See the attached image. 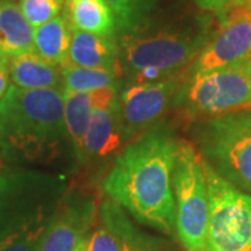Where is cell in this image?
<instances>
[{
  "mask_svg": "<svg viewBox=\"0 0 251 251\" xmlns=\"http://www.w3.org/2000/svg\"><path fill=\"white\" fill-rule=\"evenodd\" d=\"M208 24H145L127 31L119 44L123 74L131 82H156L193 64L206 44Z\"/></svg>",
  "mask_w": 251,
  "mask_h": 251,
  "instance_id": "3957f363",
  "label": "cell"
},
{
  "mask_svg": "<svg viewBox=\"0 0 251 251\" xmlns=\"http://www.w3.org/2000/svg\"><path fill=\"white\" fill-rule=\"evenodd\" d=\"M100 209L109 216V219L120 234L122 251H169L165 243L158 237L138 230L128 221L123 208H120L112 200H103L100 204Z\"/></svg>",
  "mask_w": 251,
  "mask_h": 251,
  "instance_id": "ac0fdd59",
  "label": "cell"
},
{
  "mask_svg": "<svg viewBox=\"0 0 251 251\" xmlns=\"http://www.w3.org/2000/svg\"><path fill=\"white\" fill-rule=\"evenodd\" d=\"M180 141L153 128L125 147L102 181L109 200L141 224L171 236L176 226L173 173Z\"/></svg>",
  "mask_w": 251,
  "mask_h": 251,
  "instance_id": "6da1fadb",
  "label": "cell"
},
{
  "mask_svg": "<svg viewBox=\"0 0 251 251\" xmlns=\"http://www.w3.org/2000/svg\"><path fill=\"white\" fill-rule=\"evenodd\" d=\"M63 14L73 29L115 38L117 23L103 0H64Z\"/></svg>",
  "mask_w": 251,
  "mask_h": 251,
  "instance_id": "9a60e30c",
  "label": "cell"
},
{
  "mask_svg": "<svg viewBox=\"0 0 251 251\" xmlns=\"http://www.w3.org/2000/svg\"><path fill=\"white\" fill-rule=\"evenodd\" d=\"M18 7L32 28H36L60 16L64 0H18Z\"/></svg>",
  "mask_w": 251,
  "mask_h": 251,
  "instance_id": "7402d4cb",
  "label": "cell"
},
{
  "mask_svg": "<svg viewBox=\"0 0 251 251\" xmlns=\"http://www.w3.org/2000/svg\"><path fill=\"white\" fill-rule=\"evenodd\" d=\"M196 3L202 10L214 11L218 16V14H221L227 7H230L232 4H234L236 0H196Z\"/></svg>",
  "mask_w": 251,
  "mask_h": 251,
  "instance_id": "603a6c76",
  "label": "cell"
},
{
  "mask_svg": "<svg viewBox=\"0 0 251 251\" xmlns=\"http://www.w3.org/2000/svg\"><path fill=\"white\" fill-rule=\"evenodd\" d=\"M202 159L224 179L251 194V117L239 112L205 120L197 131Z\"/></svg>",
  "mask_w": 251,
  "mask_h": 251,
  "instance_id": "8992f818",
  "label": "cell"
},
{
  "mask_svg": "<svg viewBox=\"0 0 251 251\" xmlns=\"http://www.w3.org/2000/svg\"><path fill=\"white\" fill-rule=\"evenodd\" d=\"M247 112H249V115H250V117H251V110H247Z\"/></svg>",
  "mask_w": 251,
  "mask_h": 251,
  "instance_id": "f1b7e54d",
  "label": "cell"
},
{
  "mask_svg": "<svg viewBox=\"0 0 251 251\" xmlns=\"http://www.w3.org/2000/svg\"><path fill=\"white\" fill-rule=\"evenodd\" d=\"M63 90L73 92H94L99 90L120 88V77L116 72L103 69H84L62 66Z\"/></svg>",
  "mask_w": 251,
  "mask_h": 251,
  "instance_id": "d6986e66",
  "label": "cell"
},
{
  "mask_svg": "<svg viewBox=\"0 0 251 251\" xmlns=\"http://www.w3.org/2000/svg\"><path fill=\"white\" fill-rule=\"evenodd\" d=\"M204 171L209 194L205 251H251V194L224 179L205 161Z\"/></svg>",
  "mask_w": 251,
  "mask_h": 251,
  "instance_id": "52a82bcc",
  "label": "cell"
},
{
  "mask_svg": "<svg viewBox=\"0 0 251 251\" xmlns=\"http://www.w3.org/2000/svg\"><path fill=\"white\" fill-rule=\"evenodd\" d=\"M236 3H239V4H251V0H236Z\"/></svg>",
  "mask_w": 251,
  "mask_h": 251,
  "instance_id": "484cf974",
  "label": "cell"
},
{
  "mask_svg": "<svg viewBox=\"0 0 251 251\" xmlns=\"http://www.w3.org/2000/svg\"><path fill=\"white\" fill-rule=\"evenodd\" d=\"M85 249H87V240H84V242L81 243L80 246L77 247V250L75 251H85Z\"/></svg>",
  "mask_w": 251,
  "mask_h": 251,
  "instance_id": "d4e9b609",
  "label": "cell"
},
{
  "mask_svg": "<svg viewBox=\"0 0 251 251\" xmlns=\"http://www.w3.org/2000/svg\"><path fill=\"white\" fill-rule=\"evenodd\" d=\"M0 169H1V166H0Z\"/></svg>",
  "mask_w": 251,
  "mask_h": 251,
  "instance_id": "4dcf8cb0",
  "label": "cell"
},
{
  "mask_svg": "<svg viewBox=\"0 0 251 251\" xmlns=\"http://www.w3.org/2000/svg\"><path fill=\"white\" fill-rule=\"evenodd\" d=\"M0 1H13V0H0Z\"/></svg>",
  "mask_w": 251,
  "mask_h": 251,
  "instance_id": "83f0119b",
  "label": "cell"
},
{
  "mask_svg": "<svg viewBox=\"0 0 251 251\" xmlns=\"http://www.w3.org/2000/svg\"><path fill=\"white\" fill-rule=\"evenodd\" d=\"M183 81L180 74L156 82L128 81L119 90V108L128 140L143 131H151L166 112L175 105V99Z\"/></svg>",
  "mask_w": 251,
  "mask_h": 251,
  "instance_id": "9c48e42d",
  "label": "cell"
},
{
  "mask_svg": "<svg viewBox=\"0 0 251 251\" xmlns=\"http://www.w3.org/2000/svg\"><path fill=\"white\" fill-rule=\"evenodd\" d=\"M70 41L72 27L64 14L34 28V52L56 66L66 62Z\"/></svg>",
  "mask_w": 251,
  "mask_h": 251,
  "instance_id": "e0dca14e",
  "label": "cell"
},
{
  "mask_svg": "<svg viewBox=\"0 0 251 251\" xmlns=\"http://www.w3.org/2000/svg\"><path fill=\"white\" fill-rule=\"evenodd\" d=\"M218 18L219 27L191 64V73L211 72L251 60V4L234 3Z\"/></svg>",
  "mask_w": 251,
  "mask_h": 251,
  "instance_id": "ba28073f",
  "label": "cell"
},
{
  "mask_svg": "<svg viewBox=\"0 0 251 251\" xmlns=\"http://www.w3.org/2000/svg\"><path fill=\"white\" fill-rule=\"evenodd\" d=\"M176 226L184 251H205L209 194L201 153L191 144L180 141L173 173Z\"/></svg>",
  "mask_w": 251,
  "mask_h": 251,
  "instance_id": "5b68a950",
  "label": "cell"
},
{
  "mask_svg": "<svg viewBox=\"0 0 251 251\" xmlns=\"http://www.w3.org/2000/svg\"><path fill=\"white\" fill-rule=\"evenodd\" d=\"M97 214V200L92 196L66 191L36 251H75L92 232Z\"/></svg>",
  "mask_w": 251,
  "mask_h": 251,
  "instance_id": "30bf717a",
  "label": "cell"
},
{
  "mask_svg": "<svg viewBox=\"0 0 251 251\" xmlns=\"http://www.w3.org/2000/svg\"><path fill=\"white\" fill-rule=\"evenodd\" d=\"M120 88L99 90L94 92H63V117L64 126L77 161L82 163L84 140L88 131L92 109L116 97Z\"/></svg>",
  "mask_w": 251,
  "mask_h": 251,
  "instance_id": "7c38bea8",
  "label": "cell"
},
{
  "mask_svg": "<svg viewBox=\"0 0 251 251\" xmlns=\"http://www.w3.org/2000/svg\"><path fill=\"white\" fill-rule=\"evenodd\" d=\"M250 62L205 73L183 81L175 105L191 119L209 120L251 110Z\"/></svg>",
  "mask_w": 251,
  "mask_h": 251,
  "instance_id": "277c9868",
  "label": "cell"
},
{
  "mask_svg": "<svg viewBox=\"0 0 251 251\" xmlns=\"http://www.w3.org/2000/svg\"><path fill=\"white\" fill-rule=\"evenodd\" d=\"M99 224L87 239L85 251H122L120 234L109 219V216L99 208Z\"/></svg>",
  "mask_w": 251,
  "mask_h": 251,
  "instance_id": "44dd1931",
  "label": "cell"
},
{
  "mask_svg": "<svg viewBox=\"0 0 251 251\" xmlns=\"http://www.w3.org/2000/svg\"><path fill=\"white\" fill-rule=\"evenodd\" d=\"M117 95L92 109L84 140L82 163L105 161L110 155L119 152L123 144L128 141L120 116Z\"/></svg>",
  "mask_w": 251,
  "mask_h": 251,
  "instance_id": "8fae6325",
  "label": "cell"
},
{
  "mask_svg": "<svg viewBox=\"0 0 251 251\" xmlns=\"http://www.w3.org/2000/svg\"><path fill=\"white\" fill-rule=\"evenodd\" d=\"M34 50V28L14 1H0V52L7 59Z\"/></svg>",
  "mask_w": 251,
  "mask_h": 251,
  "instance_id": "2e32d148",
  "label": "cell"
},
{
  "mask_svg": "<svg viewBox=\"0 0 251 251\" xmlns=\"http://www.w3.org/2000/svg\"><path fill=\"white\" fill-rule=\"evenodd\" d=\"M113 11L117 23V31L126 34L134 28L145 11L152 6L155 0H103Z\"/></svg>",
  "mask_w": 251,
  "mask_h": 251,
  "instance_id": "ffe728a7",
  "label": "cell"
},
{
  "mask_svg": "<svg viewBox=\"0 0 251 251\" xmlns=\"http://www.w3.org/2000/svg\"><path fill=\"white\" fill-rule=\"evenodd\" d=\"M250 70H251V63H250Z\"/></svg>",
  "mask_w": 251,
  "mask_h": 251,
  "instance_id": "f546056e",
  "label": "cell"
},
{
  "mask_svg": "<svg viewBox=\"0 0 251 251\" xmlns=\"http://www.w3.org/2000/svg\"><path fill=\"white\" fill-rule=\"evenodd\" d=\"M10 84L23 90L63 88L62 69L31 50L9 57Z\"/></svg>",
  "mask_w": 251,
  "mask_h": 251,
  "instance_id": "5bb4252c",
  "label": "cell"
},
{
  "mask_svg": "<svg viewBox=\"0 0 251 251\" xmlns=\"http://www.w3.org/2000/svg\"><path fill=\"white\" fill-rule=\"evenodd\" d=\"M62 66L103 69L123 75L119 60V44L116 42V38L99 36L73 28L67 59Z\"/></svg>",
  "mask_w": 251,
  "mask_h": 251,
  "instance_id": "4fadbf2b",
  "label": "cell"
},
{
  "mask_svg": "<svg viewBox=\"0 0 251 251\" xmlns=\"http://www.w3.org/2000/svg\"><path fill=\"white\" fill-rule=\"evenodd\" d=\"M63 88L23 90L0 99V152L10 163L50 165L72 147L63 117Z\"/></svg>",
  "mask_w": 251,
  "mask_h": 251,
  "instance_id": "7a4b0ae2",
  "label": "cell"
},
{
  "mask_svg": "<svg viewBox=\"0 0 251 251\" xmlns=\"http://www.w3.org/2000/svg\"><path fill=\"white\" fill-rule=\"evenodd\" d=\"M0 59H7V57H6L4 54H3V53H1V52H0Z\"/></svg>",
  "mask_w": 251,
  "mask_h": 251,
  "instance_id": "4316f807",
  "label": "cell"
},
{
  "mask_svg": "<svg viewBox=\"0 0 251 251\" xmlns=\"http://www.w3.org/2000/svg\"><path fill=\"white\" fill-rule=\"evenodd\" d=\"M10 87L9 59H0V99L4 97Z\"/></svg>",
  "mask_w": 251,
  "mask_h": 251,
  "instance_id": "cb8c5ba5",
  "label": "cell"
}]
</instances>
